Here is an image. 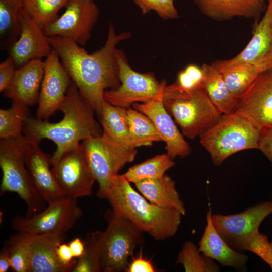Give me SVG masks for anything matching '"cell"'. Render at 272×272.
Listing matches in <instances>:
<instances>
[{"instance_id": "obj_1", "label": "cell", "mask_w": 272, "mask_h": 272, "mask_svg": "<svg viewBox=\"0 0 272 272\" xmlns=\"http://www.w3.org/2000/svg\"><path fill=\"white\" fill-rule=\"evenodd\" d=\"M130 36L126 32L117 33L110 24L105 44L91 54L66 38L48 37L52 49L58 54L71 81L99 116L102 111L104 92L117 88L120 85L116 46Z\"/></svg>"}, {"instance_id": "obj_2", "label": "cell", "mask_w": 272, "mask_h": 272, "mask_svg": "<svg viewBox=\"0 0 272 272\" xmlns=\"http://www.w3.org/2000/svg\"><path fill=\"white\" fill-rule=\"evenodd\" d=\"M59 110L63 117L58 122L29 116L23 126V135L30 142L39 144L46 139L56 144V149L51 156V165L63 153L80 144V142L102 134V128L94 117V108L72 81Z\"/></svg>"}, {"instance_id": "obj_3", "label": "cell", "mask_w": 272, "mask_h": 272, "mask_svg": "<svg viewBox=\"0 0 272 272\" xmlns=\"http://www.w3.org/2000/svg\"><path fill=\"white\" fill-rule=\"evenodd\" d=\"M122 174L113 177L106 199L117 217L125 219L157 241L174 236L183 216L177 210L149 201L131 186Z\"/></svg>"}, {"instance_id": "obj_4", "label": "cell", "mask_w": 272, "mask_h": 272, "mask_svg": "<svg viewBox=\"0 0 272 272\" xmlns=\"http://www.w3.org/2000/svg\"><path fill=\"white\" fill-rule=\"evenodd\" d=\"M262 130L237 111L222 114L201 135L200 143L213 164L219 166L228 157L247 149H258Z\"/></svg>"}, {"instance_id": "obj_5", "label": "cell", "mask_w": 272, "mask_h": 272, "mask_svg": "<svg viewBox=\"0 0 272 272\" xmlns=\"http://www.w3.org/2000/svg\"><path fill=\"white\" fill-rule=\"evenodd\" d=\"M163 102L183 135L190 139L200 137L219 119L222 113L212 102L202 87L181 92L166 86Z\"/></svg>"}, {"instance_id": "obj_6", "label": "cell", "mask_w": 272, "mask_h": 272, "mask_svg": "<svg viewBox=\"0 0 272 272\" xmlns=\"http://www.w3.org/2000/svg\"><path fill=\"white\" fill-rule=\"evenodd\" d=\"M28 140L24 135L0 141V167L2 179L1 195L6 192L16 193L26 204V217H30L42 211L46 202L32 181L26 165L25 154Z\"/></svg>"}, {"instance_id": "obj_7", "label": "cell", "mask_w": 272, "mask_h": 272, "mask_svg": "<svg viewBox=\"0 0 272 272\" xmlns=\"http://www.w3.org/2000/svg\"><path fill=\"white\" fill-rule=\"evenodd\" d=\"M81 144L98 185L97 196L106 199L112 178L127 163L134 160L137 150L125 147L102 134L88 138Z\"/></svg>"}, {"instance_id": "obj_8", "label": "cell", "mask_w": 272, "mask_h": 272, "mask_svg": "<svg viewBox=\"0 0 272 272\" xmlns=\"http://www.w3.org/2000/svg\"><path fill=\"white\" fill-rule=\"evenodd\" d=\"M111 214L100 241L101 271H126L135 249L144 242L143 233L128 220Z\"/></svg>"}, {"instance_id": "obj_9", "label": "cell", "mask_w": 272, "mask_h": 272, "mask_svg": "<svg viewBox=\"0 0 272 272\" xmlns=\"http://www.w3.org/2000/svg\"><path fill=\"white\" fill-rule=\"evenodd\" d=\"M116 57L120 85L106 90L103 98L110 104L126 109L136 103H146L163 94L166 82H159L152 73H141L132 69L124 52L117 48Z\"/></svg>"}, {"instance_id": "obj_10", "label": "cell", "mask_w": 272, "mask_h": 272, "mask_svg": "<svg viewBox=\"0 0 272 272\" xmlns=\"http://www.w3.org/2000/svg\"><path fill=\"white\" fill-rule=\"evenodd\" d=\"M83 215L77 199L65 196L48 204L42 211L30 217L15 216L12 229L28 234L64 235Z\"/></svg>"}, {"instance_id": "obj_11", "label": "cell", "mask_w": 272, "mask_h": 272, "mask_svg": "<svg viewBox=\"0 0 272 272\" xmlns=\"http://www.w3.org/2000/svg\"><path fill=\"white\" fill-rule=\"evenodd\" d=\"M272 214V201L259 202L235 214L212 213L213 224L218 233L233 249L242 252L246 241L259 233L263 221Z\"/></svg>"}, {"instance_id": "obj_12", "label": "cell", "mask_w": 272, "mask_h": 272, "mask_svg": "<svg viewBox=\"0 0 272 272\" xmlns=\"http://www.w3.org/2000/svg\"><path fill=\"white\" fill-rule=\"evenodd\" d=\"M64 12L43 29L48 37L59 36L81 46L91 38L99 10L94 0H69Z\"/></svg>"}, {"instance_id": "obj_13", "label": "cell", "mask_w": 272, "mask_h": 272, "mask_svg": "<svg viewBox=\"0 0 272 272\" xmlns=\"http://www.w3.org/2000/svg\"><path fill=\"white\" fill-rule=\"evenodd\" d=\"M52 166L56 180L66 196L77 199L92 194L95 180L81 144L66 151Z\"/></svg>"}, {"instance_id": "obj_14", "label": "cell", "mask_w": 272, "mask_h": 272, "mask_svg": "<svg viewBox=\"0 0 272 272\" xmlns=\"http://www.w3.org/2000/svg\"><path fill=\"white\" fill-rule=\"evenodd\" d=\"M71 82L58 54L52 49L44 61V73L36 111L37 119L48 120L59 110Z\"/></svg>"}, {"instance_id": "obj_15", "label": "cell", "mask_w": 272, "mask_h": 272, "mask_svg": "<svg viewBox=\"0 0 272 272\" xmlns=\"http://www.w3.org/2000/svg\"><path fill=\"white\" fill-rule=\"evenodd\" d=\"M241 64L272 66V0H268L265 13L255 27L252 37L245 47L231 59L211 63L219 72Z\"/></svg>"}, {"instance_id": "obj_16", "label": "cell", "mask_w": 272, "mask_h": 272, "mask_svg": "<svg viewBox=\"0 0 272 272\" xmlns=\"http://www.w3.org/2000/svg\"><path fill=\"white\" fill-rule=\"evenodd\" d=\"M19 20L20 36L8 51L17 69L32 60L47 57L52 50L48 37L22 7Z\"/></svg>"}, {"instance_id": "obj_17", "label": "cell", "mask_w": 272, "mask_h": 272, "mask_svg": "<svg viewBox=\"0 0 272 272\" xmlns=\"http://www.w3.org/2000/svg\"><path fill=\"white\" fill-rule=\"evenodd\" d=\"M262 130H272V77L261 74L238 99L236 110Z\"/></svg>"}, {"instance_id": "obj_18", "label": "cell", "mask_w": 272, "mask_h": 272, "mask_svg": "<svg viewBox=\"0 0 272 272\" xmlns=\"http://www.w3.org/2000/svg\"><path fill=\"white\" fill-rule=\"evenodd\" d=\"M163 94L146 103H134L132 107L152 121L166 144L167 154L172 160L177 157L184 158L191 153V148L165 108Z\"/></svg>"}, {"instance_id": "obj_19", "label": "cell", "mask_w": 272, "mask_h": 272, "mask_svg": "<svg viewBox=\"0 0 272 272\" xmlns=\"http://www.w3.org/2000/svg\"><path fill=\"white\" fill-rule=\"evenodd\" d=\"M25 160L34 186L46 203L48 204L66 196L50 169L51 157L41 150L39 144L28 141Z\"/></svg>"}, {"instance_id": "obj_20", "label": "cell", "mask_w": 272, "mask_h": 272, "mask_svg": "<svg viewBox=\"0 0 272 272\" xmlns=\"http://www.w3.org/2000/svg\"><path fill=\"white\" fill-rule=\"evenodd\" d=\"M64 235L27 233L30 255L29 272H72L73 265H64L59 260L57 249Z\"/></svg>"}, {"instance_id": "obj_21", "label": "cell", "mask_w": 272, "mask_h": 272, "mask_svg": "<svg viewBox=\"0 0 272 272\" xmlns=\"http://www.w3.org/2000/svg\"><path fill=\"white\" fill-rule=\"evenodd\" d=\"M44 73V61L34 59L16 70L5 97L27 107L38 103Z\"/></svg>"}, {"instance_id": "obj_22", "label": "cell", "mask_w": 272, "mask_h": 272, "mask_svg": "<svg viewBox=\"0 0 272 272\" xmlns=\"http://www.w3.org/2000/svg\"><path fill=\"white\" fill-rule=\"evenodd\" d=\"M210 208L206 214V224L198 244L199 251L205 256L218 262L222 266L237 270L245 269L248 256L231 247L216 231L212 220Z\"/></svg>"}, {"instance_id": "obj_23", "label": "cell", "mask_w": 272, "mask_h": 272, "mask_svg": "<svg viewBox=\"0 0 272 272\" xmlns=\"http://www.w3.org/2000/svg\"><path fill=\"white\" fill-rule=\"evenodd\" d=\"M265 0H194L207 17L219 21L234 17L257 19Z\"/></svg>"}, {"instance_id": "obj_24", "label": "cell", "mask_w": 272, "mask_h": 272, "mask_svg": "<svg viewBox=\"0 0 272 272\" xmlns=\"http://www.w3.org/2000/svg\"><path fill=\"white\" fill-rule=\"evenodd\" d=\"M138 191L149 201L157 206L174 209L183 216L185 205L175 187V182L168 175L161 179H145L134 183Z\"/></svg>"}, {"instance_id": "obj_25", "label": "cell", "mask_w": 272, "mask_h": 272, "mask_svg": "<svg viewBox=\"0 0 272 272\" xmlns=\"http://www.w3.org/2000/svg\"><path fill=\"white\" fill-rule=\"evenodd\" d=\"M100 118L102 135L128 148H136L129 130L127 109L114 106L105 99Z\"/></svg>"}, {"instance_id": "obj_26", "label": "cell", "mask_w": 272, "mask_h": 272, "mask_svg": "<svg viewBox=\"0 0 272 272\" xmlns=\"http://www.w3.org/2000/svg\"><path fill=\"white\" fill-rule=\"evenodd\" d=\"M204 73L202 88L214 105L222 114L235 111L238 99L231 92L222 74L212 64L201 66Z\"/></svg>"}, {"instance_id": "obj_27", "label": "cell", "mask_w": 272, "mask_h": 272, "mask_svg": "<svg viewBox=\"0 0 272 272\" xmlns=\"http://www.w3.org/2000/svg\"><path fill=\"white\" fill-rule=\"evenodd\" d=\"M270 67L251 64L234 65L219 72L232 94L237 99L248 90L258 76Z\"/></svg>"}, {"instance_id": "obj_28", "label": "cell", "mask_w": 272, "mask_h": 272, "mask_svg": "<svg viewBox=\"0 0 272 272\" xmlns=\"http://www.w3.org/2000/svg\"><path fill=\"white\" fill-rule=\"evenodd\" d=\"M21 0H0L1 47L8 51L20 34L19 12Z\"/></svg>"}, {"instance_id": "obj_29", "label": "cell", "mask_w": 272, "mask_h": 272, "mask_svg": "<svg viewBox=\"0 0 272 272\" xmlns=\"http://www.w3.org/2000/svg\"><path fill=\"white\" fill-rule=\"evenodd\" d=\"M127 116L130 134L135 148L163 141L155 124L145 114L130 107L127 109Z\"/></svg>"}, {"instance_id": "obj_30", "label": "cell", "mask_w": 272, "mask_h": 272, "mask_svg": "<svg viewBox=\"0 0 272 272\" xmlns=\"http://www.w3.org/2000/svg\"><path fill=\"white\" fill-rule=\"evenodd\" d=\"M175 165V163L167 154L157 155L132 166L122 175L133 184L145 179H161Z\"/></svg>"}, {"instance_id": "obj_31", "label": "cell", "mask_w": 272, "mask_h": 272, "mask_svg": "<svg viewBox=\"0 0 272 272\" xmlns=\"http://www.w3.org/2000/svg\"><path fill=\"white\" fill-rule=\"evenodd\" d=\"M29 116L28 107L14 101L10 108L1 109V139H13L22 136L25 121Z\"/></svg>"}, {"instance_id": "obj_32", "label": "cell", "mask_w": 272, "mask_h": 272, "mask_svg": "<svg viewBox=\"0 0 272 272\" xmlns=\"http://www.w3.org/2000/svg\"><path fill=\"white\" fill-rule=\"evenodd\" d=\"M69 0H21V7L43 29L55 21Z\"/></svg>"}, {"instance_id": "obj_33", "label": "cell", "mask_w": 272, "mask_h": 272, "mask_svg": "<svg viewBox=\"0 0 272 272\" xmlns=\"http://www.w3.org/2000/svg\"><path fill=\"white\" fill-rule=\"evenodd\" d=\"M176 264H180L186 272H218L220 268L215 260L204 256L191 241H186L179 252Z\"/></svg>"}, {"instance_id": "obj_34", "label": "cell", "mask_w": 272, "mask_h": 272, "mask_svg": "<svg viewBox=\"0 0 272 272\" xmlns=\"http://www.w3.org/2000/svg\"><path fill=\"white\" fill-rule=\"evenodd\" d=\"M102 232L95 231L86 235L84 253L77 259L72 272H101L100 245Z\"/></svg>"}, {"instance_id": "obj_35", "label": "cell", "mask_w": 272, "mask_h": 272, "mask_svg": "<svg viewBox=\"0 0 272 272\" xmlns=\"http://www.w3.org/2000/svg\"><path fill=\"white\" fill-rule=\"evenodd\" d=\"M5 244L9 250L12 270L15 272H29L30 255L27 233L17 232L10 237Z\"/></svg>"}, {"instance_id": "obj_36", "label": "cell", "mask_w": 272, "mask_h": 272, "mask_svg": "<svg viewBox=\"0 0 272 272\" xmlns=\"http://www.w3.org/2000/svg\"><path fill=\"white\" fill-rule=\"evenodd\" d=\"M203 79L202 67L192 64L178 74L177 81L171 85L180 92L189 93L202 87Z\"/></svg>"}, {"instance_id": "obj_37", "label": "cell", "mask_w": 272, "mask_h": 272, "mask_svg": "<svg viewBox=\"0 0 272 272\" xmlns=\"http://www.w3.org/2000/svg\"><path fill=\"white\" fill-rule=\"evenodd\" d=\"M144 14L154 11L161 18L175 19L178 14L175 8L173 0H133Z\"/></svg>"}, {"instance_id": "obj_38", "label": "cell", "mask_w": 272, "mask_h": 272, "mask_svg": "<svg viewBox=\"0 0 272 272\" xmlns=\"http://www.w3.org/2000/svg\"><path fill=\"white\" fill-rule=\"evenodd\" d=\"M250 251L261 258L270 266L271 264V249L270 242L267 235L260 232L252 235L244 244L242 252Z\"/></svg>"}, {"instance_id": "obj_39", "label": "cell", "mask_w": 272, "mask_h": 272, "mask_svg": "<svg viewBox=\"0 0 272 272\" xmlns=\"http://www.w3.org/2000/svg\"><path fill=\"white\" fill-rule=\"evenodd\" d=\"M17 68L12 58L9 56L0 63V92H4L10 86Z\"/></svg>"}, {"instance_id": "obj_40", "label": "cell", "mask_w": 272, "mask_h": 272, "mask_svg": "<svg viewBox=\"0 0 272 272\" xmlns=\"http://www.w3.org/2000/svg\"><path fill=\"white\" fill-rule=\"evenodd\" d=\"M127 272H155L156 270L151 261L148 258L139 256L133 257L126 270Z\"/></svg>"}, {"instance_id": "obj_41", "label": "cell", "mask_w": 272, "mask_h": 272, "mask_svg": "<svg viewBox=\"0 0 272 272\" xmlns=\"http://www.w3.org/2000/svg\"><path fill=\"white\" fill-rule=\"evenodd\" d=\"M258 149L272 164V130H262Z\"/></svg>"}, {"instance_id": "obj_42", "label": "cell", "mask_w": 272, "mask_h": 272, "mask_svg": "<svg viewBox=\"0 0 272 272\" xmlns=\"http://www.w3.org/2000/svg\"><path fill=\"white\" fill-rule=\"evenodd\" d=\"M59 261L64 265H75L77 259L74 258L69 244L61 243L57 249Z\"/></svg>"}, {"instance_id": "obj_43", "label": "cell", "mask_w": 272, "mask_h": 272, "mask_svg": "<svg viewBox=\"0 0 272 272\" xmlns=\"http://www.w3.org/2000/svg\"><path fill=\"white\" fill-rule=\"evenodd\" d=\"M11 268V258L9 248L5 244L0 252V272H7Z\"/></svg>"}, {"instance_id": "obj_44", "label": "cell", "mask_w": 272, "mask_h": 272, "mask_svg": "<svg viewBox=\"0 0 272 272\" xmlns=\"http://www.w3.org/2000/svg\"><path fill=\"white\" fill-rule=\"evenodd\" d=\"M69 245L74 258L78 259L81 257L85 249L84 241L79 238H75L69 243Z\"/></svg>"}, {"instance_id": "obj_45", "label": "cell", "mask_w": 272, "mask_h": 272, "mask_svg": "<svg viewBox=\"0 0 272 272\" xmlns=\"http://www.w3.org/2000/svg\"><path fill=\"white\" fill-rule=\"evenodd\" d=\"M270 245H271V264L270 267L271 269L272 270V239H271V241L270 242Z\"/></svg>"}, {"instance_id": "obj_46", "label": "cell", "mask_w": 272, "mask_h": 272, "mask_svg": "<svg viewBox=\"0 0 272 272\" xmlns=\"http://www.w3.org/2000/svg\"><path fill=\"white\" fill-rule=\"evenodd\" d=\"M268 72L272 77V66L270 68L269 70H268Z\"/></svg>"}]
</instances>
